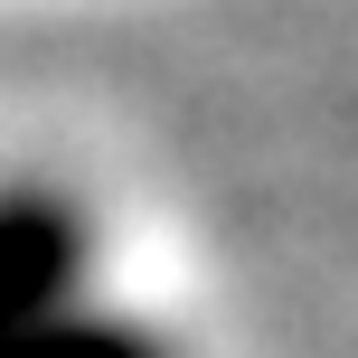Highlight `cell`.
I'll return each instance as SVG.
<instances>
[{
  "label": "cell",
  "instance_id": "obj_1",
  "mask_svg": "<svg viewBox=\"0 0 358 358\" xmlns=\"http://www.w3.org/2000/svg\"><path fill=\"white\" fill-rule=\"evenodd\" d=\"M76 273H85V217L48 189H10L0 198V330L66 311Z\"/></svg>",
  "mask_w": 358,
  "mask_h": 358
},
{
  "label": "cell",
  "instance_id": "obj_2",
  "mask_svg": "<svg viewBox=\"0 0 358 358\" xmlns=\"http://www.w3.org/2000/svg\"><path fill=\"white\" fill-rule=\"evenodd\" d=\"M0 358H170L142 321H113V311H48V321L0 330Z\"/></svg>",
  "mask_w": 358,
  "mask_h": 358
}]
</instances>
